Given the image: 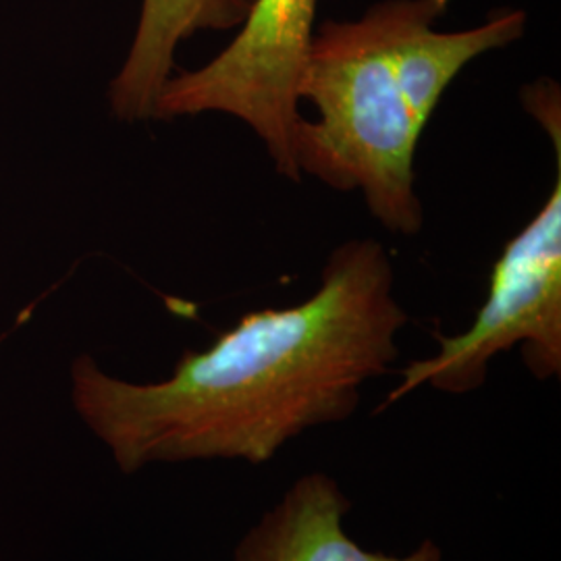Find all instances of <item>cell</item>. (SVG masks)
Segmentation results:
<instances>
[{
  "label": "cell",
  "instance_id": "obj_1",
  "mask_svg": "<svg viewBox=\"0 0 561 561\" xmlns=\"http://www.w3.org/2000/svg\"><path fill=\"white\" fill-rule=\"evenodd\" d=\"M377 240L333 250L319 289L298 306L250 312L161 382L121 381L73 362V403L123 472L157 461L273 460L301 431L345 421L362 385L398 358L408 317Z\"/></svg>",
  "mask_w": 561,
  "mask_h": 561
},
{
  "label": "cell",
  "instance_id": "obj_2",
  "mask_svg": "<svg viewBox=\"0 0 561 561\" xmlns=\"http://www.w3.org/2000/svg\"><path fill=\"white\" fill-rule=\"evenodd\" d=\"M412 0H382L360 20L324 21L312 34L298 81L319 121L301 117L294 136L300 175L335 192H362L368 213L391 233L416 236L424 208L414 185L422 138L398 69Z\"/></svg>",
  "mask_w": 561,
  "mask_h": 561
},
{
  "label": "cell",
  "instance_id": "obj_3",
  "mask_svg": "<svg viewBox=\"0 0 561 561\" xmlns=\"http://www.w3.org/2000/svg\"><path fill=\"white\" fill-rule=\"evenodd\" d=\"M556 144V183L530 222L503 248L491 273L489 296L474 322L454 337L437 335L439 352L403 368L401 382L382 403L403 400L421 385L463 396L486 379L489 362L522 345L535 379L561 373V119L539 117Z\"/></svg>",
  "mask_w": 561,
  "mask_h": 561
},
{
  "label": "cell",
  "instance_id": "obj_4",
  "mask_svg": "<svg viewBox=\"0 0 561 561\" xmlns=\"http://www.w3.org/2000/svg\"><path fill=\"white\" fill-rule=\"evenodd\" d=\"M321 0H254L240 34L196 71L162 85L152 119L225 113L261 138L280 178L300 181L294 136L298 81Z\"/></svg>",
  "mask_w": 561,
  "mask_h": 561
},
{
  "label": "cell",
  "instance_id": "obj_5",
  "mask_svg": "<svg viewBox=\"0 0 561 561\" xmlns=\"http://www.w3.org/2000/svg\"><path fill=\"white\" fill-rule=\"evenodd\" d=\"M347 510L337 482L308 474L243 537L236 561H443L442 549L431 541L405 558L362 549L343 530Z\"/></svg>",
  "mask_w": 561,
  "mask_h": 561
},
{
  "label": "cell",
  "instance_id": "obj_6",
  "mask_svg": "<svg viewBox=\"0 0 561 561\" xmlns=\"http://www.w3.org/2000/svg\"><path fill=\"white\" fill-rule=\"evenodd\" d=\"M254 0H141L138 30L111 83V108L121 121L152 119L162 85L173 78L181 42L198 32L241 27Z\"/></svg>",
  "mask_w": 561,
  "mask_h": 561
}]
</instances>
